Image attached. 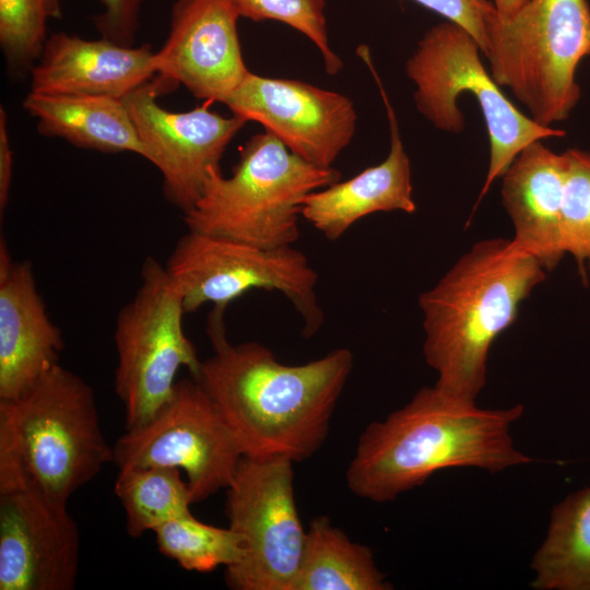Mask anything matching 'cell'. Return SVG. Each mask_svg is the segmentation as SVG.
<instances>
[{"mask_svg":"<svg viewBox=\"0 0 590 590\" xmlns=\"http://www.w3.org/2000/svg\"><path fill=\"white\" fill-rule=\"evenodd\" d=\"M64 343L28 260L0 239V400L16 399L59 364Z\"/></svg>","mask_w":590,"mask_h":590,"instance_id":"cell-16","label":"cell"},{"mask_svg":"<svg viewBox=\"0 0 590 590\" xmlns=\"http://www.w3.org/2000/svg\"><path fill=\"white\" fill-rule=\"evenodd\" d=\"M102 13L93 16L101 37L121 46H132L144 0H99Z\"/></svg>","mask_w":590,"mask_h":590,"instance_id":"cell-29","label":"cell"},{"mask_svg":"<svg viewBox=\"0 0 590 590\" xmlns=\"http://www.w3.org/2000/svg\"><path fill=\"white\" fill-rule=\"evenodd\" d=\"M233 115L256 121L293 153L330 168L352 141L357 122L345 95L307 82L248 72L224 102Z\"/></svg>","mask_w":590,"mask_h":590,"instance_id":"cell-13","label":"cell"},{"mask_svg":"<svg viewBox=\"0 0 590 590\" xmlns=\"http://www.w3.org/2000/svg\"><path fill=\"white\" fill-rule=\"evenodd\" d=\"M60 17V0H0V45L13 74L32 71L48 38V20Z\"/></svg>","mask_w":590,"mask_h":590,"instance_id":"cell-25","label":"cell"},{"mask_svg":"<svg viewBox=\"0 0 590 590\" xmlns=\"http://www.w3.org/2000/svg\"><path fill=\"white\" fill-rule=\"evenodd\" d=\"M30 73L33 93L123 98L155 78V51L60 32L47 38Z\"/></svg>","mask_w":590,"mask_h":590,"instance_id":"cell-17","label":"cell"},{"mask_svg":"<svg viewBox=\"0 0 590 590\" xmlns=\"http://www.w3.org/2000/svg\"><path fill=\"white\" fill-rule=\"evenodd\" d=\"M546 278V270L510 239L476 243L435 286L422 293L426 363L436 386L475 401L486 382L493 342L517 319L520 304Z\"/></svg>","mask_w":590,"mask_h":590,"instance_id":"cell-3","label":"cell"},{"mask_svg":"<svg viewBox=\"0 0 590 590\" xmlns=\"http://www.w3.org/2000/svg\"><path fill=\"white\" fill-rule=\"evenodd\" d=\"M244 457L217 406L194 380L176 382L168 401L114 446L118 470L169 467L186 474L192 503L227 488Z\"/></svg>","mask_w":590,"mask_h":590,"instance_id":"cell-11","label":"cell"},{"mask_svg":"<svg viewBox=\"0 0 590 590\" xmlns=\"http://www.w3.org/2000/svg\"><path fill=\"white\" fill-rule=\"evenodd\" d=\"M79 562L80 532L68 507L0 493V590H72Z\"/></svg>","mask_w":590,"mask_h":590,"instance_id":"cell-15","label":"cell"},{"mask_svg":"<svg viewBox=\"0 0 590 590\" xmlns=\"http://www.w3.org/2000/svg\"><path fill=\"white\" fill-rule=\"evenodd\" d=\"M162 92L167 91L154 78L122 99L146 148V160L162 175L166 199L185 214L200 198L210 168L220 166L227 145L247 121L213 113L206 104L169 111L156 102Z\"/></svg>","mask_w":590,"mask_h":590,"instance_id":"cell-12","label":"cell"},{"mask_svg":"<svg viewBox=\"0 0 590 590\" xmlns=\"http://www.w3.org/2000/svg\"><path fill=\"white\" fill-rule=\"evenodd\" d=\"M158 551L188 571L209 573L238 563L241 538L229 527L204 523L193 515L164 523L154 531Z\"/></svg>","mask_w":590,"mask_h":590,"instance_id":"cell-24","label":"cell"},{"mask_svg":"<svg viewBox=\"0 0 590 590\" xmlns=\"http://www.w3.org/2000/svg\"><path fill=\"white\" fill-rule=\"evenodd\" d=\"M531 568L534 589L590 590V486L570 493L553 508Z\"/></svg>","mask_w":590,"mask_h":590,"instance_id":"cell-21","label":"cell"},{"mask_svg":"<svg viewBox=\"0 0 590 590\" xmlns=\"http://www.w3.org/2000/svg\"><path fill=\"white\" fill-rule=\"evenodd\" d=\"M483 55L498 85L508 87L538 123L567 119L580 98L576 71L590 57L587 0H529L512 17L497 12Z\"/></svg>","mask_w":590,"mask_h":590,"instance_id":"cell-6","label":"cell"},{"mask_svg":"<svg viewBox=\"0 0 590 590\" xmlns=\"http://www.w3.org/2000/svg\"><path fill=\"white\" fill-rule=\"evenodd\" d=\"M182 297L164 264L144 259L140 284L117 314L115 391L126 430L145 424L168 401L180 368L194 377L201 359L185 333Z\"/></svg>","mask_w":590,"mask_h":590,"instance_id":"cell-8","label":"cell"},{"mask_svg":"<svg viewBox=\"0 0 590 590\" xmlns=\"http://www.w3.org/2000/svg\"><path fill=\"white\" fill-rule=\"evenodd\" d=\"M231 0H176L169 32L155 51V78L169 92L182 84L193 96L224 104L249 70Z\"/></svg>","mask_w":590,"mask_h":590,"instance_id":"cell-14","label":"cell"},{"mask_svg":"<svg viewBox=\"0 0 590 590\" xmlns=\"http://www.w3.org/2000/svg\"><path fill=\"white\" fill-rule=\"evenodd\" d=\"M529 0H493L499 19L512 17Z\"/></svg>","mask_w":590,"mask_h":590,"instance_id":"cell-31","label":"cell"},{"mask_svg":"<svg viewBox=\"0 0 590 590\" xmlns=\"http://www.w3.org/2000/svg\"><path fill=\"white\" fill-rule=\"evenodd\" d=\"M240 17L255 22L273 20L305 35L318 49L328 74L343 67L328 36L324 0H231Z\"/></svg>","mask_w":590,"mask_h":590,"instance_id":"cell-27","label":"cell"},{"mask_svg":"<svg viewBox=\"0 0 590 590\" xmlns=\"http://www.w3.org/2000/svg\"><path fill=\"white\" fill-rule=\"evenodd\" d=\"M370 548L353 542L324 516L307 531L294 590H388Z\"/></svg>","mask_w":590,"mask_h":590,"instance_id":"cell-22","label":"cell"},{"mask_svg":"<svg viewBox=\"0 0 590 590\" xmlns=\"http://www.w3.org/2000/svg\"><path fill=\"white\" fill-rule=\"evenodd\" d=\"M293 461L243 457L226 488L228 527L243 556L225 568L233 590H294L306 531L294 495Z\"/></svg>","mask_w":590,"mask_h":590,"instance_id":"cell-10","label":"cell"},{"mask_svg":"<svg viewBox=\"0 0 590 590\" xmlns=\"http://www.w3.org/2000/svg\"><path fill=\"white\" fill-rule=\"evenodd\" d=\"M13 153L10 146L7 115L0 109V212L3 215L8 205L12 181Z\"/></svg>","mask_w":590,"mask_h":590,"instance_id":"cell-30","label":"cell"},{"mask_svg":"<svg viewBox=\"0 0 590 590\" xmlns=\"http://www.w3.org/2000/svg\"><path fill=\"white\" fill-rule=\"evenodd\" d=\"M564 153L567 173L560 212L562 245L586 280L590 271V152L574 148Z\"/></svg>","mask_w":590,"mask_h":590,"instance_id":"cell-26","label":"cell"},{"mask_svg":"<svg viewBox=\"0 0 590 590\" xmlns=\"http://www.w3.org/2000/svg\"><path fill=\"white\" fill-rule=\"evenodd\" d=\"M126 515V530L132 538L174 519L192 515L193 504L181 471L169 467L119 470L114 487Z\"/></svg>","mask_w":590,"mask_h":590,"instance_id":"cell-23","label":"cell"},{"mask_svg":"<svg viewBox=\"0 0 590 590\" xmlns=\"http://www.w3.org/2000/svg\"><path fill=\"white\" fill-rule=\"evenodd\" d=\"M430 11L464 28L479 44L486 47V26L494 13V3L487 0H413Z\"/></svg>","mask_w":590,"mask_h":590,"instance_id":"cell-28","label":"cell"},{"mask_svg":"<svg viewBox=\"0 0 590 590\" xmlns=\"http://www.w3.org/2000/svg\"><path fill=\"white\" fill-rule=\"evenodd\" d=\"M524 406L481 409L436 385L420 389L401 409L370 423L346 469L356 496L392 500L448 468L500 472L533 461L515 447L511 425Z\"/></svg>","mask_w":590,"mask_h":590,"instance_id":"cell-2","label":"cell"},{"mask_svg":"<svg viewBox=\"0 0 590 590\" xmlns=\"http://www.w3.org/2000/svg\"><path fill=\"white\" fill-rule=\"evenodd\" d=\"M340 177L338 169L308 163L264 130L243 146L232 176H223L220 166L210 168L184 221L190 231L263 248L293 246L304 199Z\"/></svg>","mask_w":590,"mask_h":590,"instance_id":"cell-5","label":"cell"},{"mask_svg":"<svg viewBox=\"0 0 590 590\" xmlns=\"http://www.w3.org/2000/svg\"><path fill=\"white\" fill-rule=\"evenodd\" d=\"M480 51L479 44L464 28L446 21L425 33L405 63V73L415 85V106L435 128L450 133L464 129V116L457 105L460 94H471L482 110L489 161L475 206L523 148L566 134L523 115L483 66Z\"/></svg>","mask_w":590,"mask_h":590,"instance_id":"cell-7","label":"cell"},{"mask_svg":"<svg viewBox=\"0 0 590 590\" xmlns=\"http://www.w3.org/2000/svg\"><path fill=\"white\" fill-rule=\"evenodd\" d=\"M359 56L370 69L389 121L390 150L378 165L362 170L356 176L309 193L302 203V216L327 239L337 240L358 220L376 213L402 211L413 213L411 163L400 137L393 107L386 94L378 73L373 67L366 48Z\"/></svg>","mask_w":590,"mask_h":590,"instance_id":"cell-18","label":"cell"},{"mask_svg":"<svg viewBox=\"0 0 590 590\" xmlns=\"http://www.w3.org/2000/svg\"><path fill=\"white\" fill-rule=\"evenodd\" d=\"M164 267L181 294L186 314L208 303L226 309L248 291L269 290L292 303L303 320L305 338L323 323L316 293L318 274L306 255L293 246L263 248L188 229Z\"/></svg>","mask_w":590,"mask_h":590,"instance_id":"cell-9","label":"cell"},{"mask_svg":"<svg viewBox=\"0 0 590 590\" xmlns=\"http://www.w3.org/2000/svg\"><path fill=\"white\" fill-rule=\"evenodd\" d=\"M22 105L37 120L43 135L61 138L82 149L131 152L148 158L122 98L30 92Z\"/></svg>","mask_w":590,"mask_h":590,"instance_id":"cell-20","label":"cell"},{"mask_svg":"<svg viewBox=\"0 0 590 590\" xmlns=\"http://www.w3.org/2000/svg\"><path fill=\"white\" fill-rule=\"evenodd\" d=\"M225 309L208 320L213 354L193 378L210 396L244 457H311L326 440L335 405L354 364L345 347L299 365L279 362L258 342L232 344Z\"/></svg>","mask_w":590,"mask_h":590,"instance_id":"cell-1","label":"cell"},{"mask_svg":"<svg viewBox=\"0 0 590 590\" xmlns=\"http://www.w3.org/2000/svg\"><path fill=\"white\" fill-rule=\"evenodd\" d=\"M541 141L514 158L503 175L502 200L514 225L511 244L552 271L565 255L560 212L567 158Z\"/></svg>","mask_w":590,"mask_h":590,"instance_id":"cell-19","label":"cell"},{"mask_svg":"<svg viewBox=\"0 0 590 590\" xmlns=\"http://www.w3.org/2000/svg\"><path fill=\"white\" fill-rule=\"evenodd\" d=\"M113 461L93 388L60 364L19 398L0 400V493L68 507Z\"/></svg>","mask_w":590,"mask_h":590,"instance_id":"cell-4","label":"cell"}]
</instances>
